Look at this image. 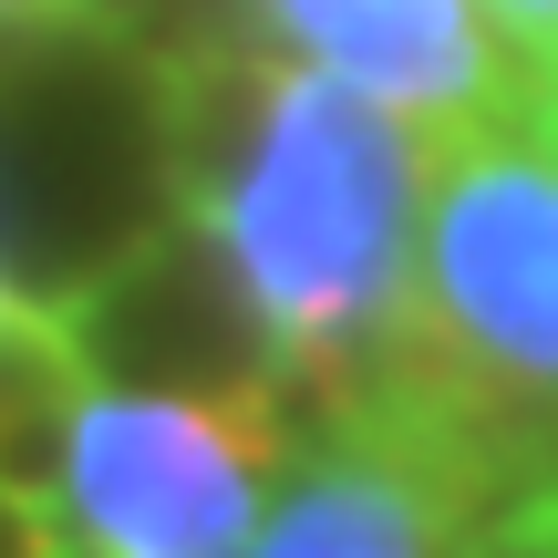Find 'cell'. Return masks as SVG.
Returning <instances> with one entry per match:
<instances>
[{"label":"cell","mask_w":558,"mask_h":558,"mask_svg":"<svg viewBox=\"0 0 558 558\" xmlns=\"http://www.w3.org/2000/svg\"><path fill=\"white\" fill-rule=\"evenodd\" d=\"M497 507L558 486V145L518 114L435 135L383 393Z\"/></svg>","instance_id":"2"},{"label":"cell","mask_w":558,"mask_h":558,"mask_svg":"<svg viewBox=\"0 0 558 558\" xmlns=\"http://www.w3.org/2000/svg\"><path fill=\"white\" fill-rule=\"evenodd\" d=\"M465 558H558V486L548 497H518L465 538Z\"/></svg>","instance_id":"8"},{"label":"cell","mask_w":558,"mask_h":558,"mask_svg":"<svg viewBox=\"0 0 558 558\" xmlns=\"http://www.w3.org/2000/svg\"><path fill=\"white\" fill-rule=\"evenodd\" d=\"M300 445V403L279 383L228 393H156L94 383L62 435V518L83 558H239L279 507Z\"/></svg>","instance_id":"3"},{"label":"cell","mask_w":558,"mask_h":558,"mask_svg":"<svg viewBox=\"0 0 558 558\" xmlns=\"http://www.w3.org/2000/svg\"><path fill=\"white\" fill-rule=\"evenodd\" d=\"M0 558H83V548H73V518H62L52 486L0 476Z\"/></svg>","instance_id":"7"},{"label":"cell","mask_w":558,"mask_h":558,"mask_svg":"<svg viewBox=\"0 0 558 558\" xmlns=\"http://www.w3.org/2000/svg\"><path fill=\"white\" fill-rule=\"evenodd\" d=\"M269 41H290L300 62L362 83L373 104L465 135L486 114L527 104V62L476 0H248Z\"/></svg>","instance_id":"5"},{"label":"cell","mask_w":558,"mask_h":558,"mask_svg":"<svg viewBox=\"0 0 558 558\" xmlns=\"http://www.w3.org/2000/svg\"><path fill=\"white\" fill-rule=\"evenodd\" d=\"M486 518L497 497L424 424H403L393 403H362L300 445L279 507L239 558H465Z\"/></svg>","instance_id":"4"},{"label":"cell","mask_w":558,"mask_h":558,"mask_svg":"<svg viewBox=\"0 0 558 558\" xmlns=\"http://www.w3.org/2000/svg\"><path fill=\"white\" fill-rule=\"evenodd\" d=\"M527 124H538V135L558 145V83H538V73H527Z\"/></svg>","instance_id":"11"},{"label":"cell","mask_w":558,"mask_h":558,"mask_svg":"<svg viewBox=\"0 0 558 558\" xmlns=\"http://www.w3.org/2000/svg\"><path fill=\"white\" fill-rule=\"evenodd\" d=\"M114 0H0V41H104Z\"/></svg>","instance_id":"9"},{"label":"cell","mask_w":558,"mask_h":558,"mask_svg":"<svg viewBox=\"0 0 558 558\" xmlns=\"http://www.w3.org/2000/svg\"><path fill=\"white\" fill-rule=\"evenodd\" d=\"M527 73H538V83H558V41H548V52H538V62H527Z\"/></svg>","instance_id":"12"},{"label":"cell","mask_w":558,"mask_h":558,"mask_svg":"<svg viewBox=\"0 0 558 558\" xmlns=\"http://www.w3.org/2000/svg\"><path fill=\"white\" fill-rule=\"evenodd\" d=\"M0 279H11V259H0Z\"/></svg>","instance_id":"13"},{"label":"cell","mask_w":558,"mask_h":558,"mask_svg":"<svg viewBox=\"0 0 558 558\" xmlns=\"http://www.w3.org/2000/svg\"><path fill=\"white\" fill-rule=\"evenodd\" d=\"M486 11H497V32L518 41V62H538L558 41V0H486Z\"/></svg>","instance_id":"10"},{"label":"cell","mask_w":558,"mask_h":558,"mask_svg":"<svg viewBox=\"0 0 558 558\" xmlns=\"http://www.w3.org/2000/svg\"><path fill=\"white\" fill-rule=\"evenodd\" d=\"M94 341L73 320V290H21L0 279V476L62 486V435L94 393Z\"/></svg>","instance_id":"6"},{"label":"cell","mask_w":558,"mask_h":558,"mask_svg":"<svg viewBox=\"0 0 558 558\" xmlns=\"http://www.w3.org/2000/svg\"><path fill=\"white\" fill-rule=\"evenodd\" d=\"M156 104L166 207L228 259L300 424H341L383 393L435 145L362 83L279 52L259 21H156L114 41Z\"/></svg>","instance_id":"1"}]
</instances>
